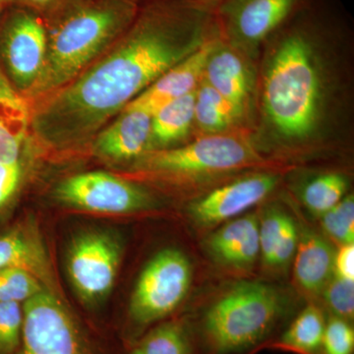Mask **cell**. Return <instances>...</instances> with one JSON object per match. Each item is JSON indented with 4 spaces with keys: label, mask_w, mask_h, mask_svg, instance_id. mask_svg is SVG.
<instances>
[{
    "label": "cell",
    "mask_w": 354,
    "mask_h": 354,
    "mask_svg": "<svg viewBox=\"0 0 354 354\" xmlns=\"http://www.w3.org/2000/svg\"><path fill=\"white\" fill-rule=\"evenodd\" d=\"M278 288L241 281L216 300L204 318V334L215 354L239 353L267 337L285 311Z\"/></svg>",
    "instance_id": "277c9868"
},
{
    "label": "cell",
    "mask_w": 354,
    "mask_h": 354,
    "mask_svg": "<svg viewBox=\"0 0 354 354\" xmlns=\"http://www.w3.org/2000/svg\"><path fill=\"white\" fill-rule=\"evenodd\" d=\"M348 187V178L344 174L327 172L306 184L302 200L313 215L321 218L344 199Z\"/></svg>",
    "instance_id": "7402d4cb"
},
{
    "label": "cell",
    "mask_w": 354,
    "mask_h": 354,
    "mask_svg": "<svg viewBox=\"0 0 354 354\" xmlns=\"http://www.w3.org/2000/svg\"><path fill=\"white\" fill-rule=\"evenodd\" d=\"M8 80L24 95L38 82L48 50V31L43 21L27 10L9 16L0 41Z\"/></svg>",
    "instance_id": "30bf717a"
},
{
    "label": "cell",
    "mask_w": 354,
    "mask_h": 354,
    "mask_svg": "<svg viewBox=\"0 0 354 354\" xmlns=\"http://www.w3.org/2000/svg\"><path fill=\"white\" fill-rule=\"evenodd\" d=\"M322 295L333 316L351 322L354 316V281L333 276Z\"/></svg>",
    "instance_id": "83f0119b"
},
{
    "label": "cell",
    "mask_w": 354,
    "mask_h": 354,
    "mask_svg": "<svg viewBox=\"0 0 354 354\" xmlns=\"http://www.w3.org/2000/svg\"><path fill=\"white\" fill-rule=\"evenodd\" d=\"M203 80L223 95L241 120L248 109L252 95V71L241 53L220 39L205 67Z\"/></svg>",
    "instance_id": "5bb4252c"
},
{
    "label": "cell",
    "mask_w": 354,
    "mask_h": 354,
    "mask_svg": "<svg viewBox=\"0 0 354 354\" xmlns=\"http://www.w3.org/2000/svg\"><path fill=\"white\" fill-rule=\"evenodd\" d=\"M194 1L216 7L218 3H220V2L223 1V0H194Z\"/></svg>",
    "instance_id": "e575fe53"
},
{
    "label": "cell",
    "mask_w": 354,
    "mask_h": 354,
    "mask_svg": "<svg viewBox=\"0 0 354 354\" xmlns=\"http://www.w3.org/2000/svg\"><path fill=\"white\" fill-rule=\"evenodd\" d=\"M22 341L15 354H90L64 305L44 290L23 304Z\"/></svg>",
    "instance_id": "ba28073f"
},
{
    "label": "cell",
    "mask_w": 354,
    "mask_h": 354,
    "mask_svg": "<svg viewBox=\"0 0 354 354\" xmlns=\"http://www.w3.org/2000/svg\"><path fill=\"white\" fill-rule=\"evenodd\" d=\"M325 326L322 309L310 304L281 335L279 346L300 354H321Z\"/></svg>",
    "instance_id": "ffe728a7"
},
{
    "label": "cell",
    "mask_w": 354,
    "mask_h": 354,
    "mask_svg": "<svg viewBox=\"0 0 354 354\" xmlns=\"http://www.w3.org/2000/svg\"><path fill=\"white\" fill-rule=\"evenodd\" d=\"M218 35L215 6L194 0L148 4L94 64L39 99L32 111L35 136L55 150L93 141L162 74Z\"/></svg>",
    "instance_id": "6da1fadb"
},
{
    "label": "cell",
    "mask_w": 354,
    "mask_h": 354,
    "mask_svg": "<svg viewBox=\"0 0 354 354\" xmlns=\"http://www.w3.org/2000/svg\"><path fill=\"white\" fill-rule=\"evenodd\" d=\"M279 181L277 174L261 172L225 184L192 203L191 218L201 227H213L232 220L264 201Z\"/></svg>",
    "instance_id": "7c38bea8"
},
{
    "label": "cell",
    "mask_w": 354,
    "mask_h": 354,
    "mask_svg": "<svg viewBox=\"0 0 354 354\" xmlns=\"http://www.w3.org/2000/svg\"><path fill=\"white\" fill-rule=\"evenodd\" d=\"M19 268L41 281L50 277V266L43 244L29 228L16 225L0 234V270Z\"/></svg>",
    "instance_id": "ac0fdd59"
},
{
    "label": "cell",
    "mask_w": 354,
    "mask_h": 354,
    "mask_svg": "<svg viewBox=\"0 0 354 354\" xmlns=\"http://www.w3.org/2000/svg\"><path fill=\"white\" fill-rule=\"evenodd\" d=\"M120 256V243L106 232H90L77 237L67 267L74 288L84 300L95 302L111 292Z\"/></svg>",
    "instance_id": "8fae6325"
},
{
    "label": "cell",
    "mask_w": 354,
    "mask_h": 354,
    "mask_svg": "<svg viewBox=\"0 0 354 354\" xmlns=\"http://www.w3.org/2000/svg\"><path fill=\"white\" fill-rule=\"evenodd\" d=\"M152 114L147 109L127 106L93 139L95 155L109 162H135L149 150Z\"/></svg>",
    "instance_id": "4fadbf2b"
},
{
    "label": "cell",
    "mask_w": 354,
    "mask_h": 354,
    "mask_svg": "<svg viewBox=\"0 0 354 354\" xmlns=\"http://www.w3.org/2000/svg\"><path fill=\"white\" fill-rule=\"evenodd\" d=\"M55 196L72 208L106 215L136 213L156 205L141 186L104 171L67 177L55 188Z\"/></svg>",
    "instance_id": "52a82bcc"
},
{
    "label": "cell",
    "mask_w": 354,
    "mask_h": 354,
    "mask_svg": "<svg viewBox=\"0 0 354 354\" xmlns=\"http://www.w3.org/2000/svg\"><path fill=\"white\" fill-rule=\"evenodd\" d=\"M354 330L351 322L332 316L326 321L321 354H353Z\"/></svg>",
    "instance_id": "4dcf8cb0"
},
{
    "label": "cell",
    "mask_w": 354,
    "mask_h": 354,
    "mask_svg": "<svg viewBox=\"0 0 354 354\" xmlns=\"http://www.w3.org/2000/svg\"><path fill=\"white\" fill-rule=\"evenodd\" d=\"M23 178L22 162L6 164L0 162V218L12 207Z\"/></svg>",
    "instance_id": "1f68e13d"
},
{
    "label": "cell",
    "mask_w": 354,
    "mask_h": 354,
    "mask_svg": "<svg viewBox=\"0 0 354 354\" xmlns=\"http://www.w3.org/2000/svg\"><path fill=\"white\" fill-rule=\"evenodd\" d=\"M192 266L176 248L156 254L140 274L129 304L130 317L148 325L171 314L187 295L192 283Z\"/></svg>",
    "instance_id": "8992f818"
},
{
    "label": "cell",
    "mask_w": 354,
    "mask_h": 354,
    "mask_svg": "<svg viewBox=\"0 0 354 354\" xmlns=\"http://www.w3.org/2000/svg\"><path fill=\"white\" fill-rule=\"evenodd\" d=\"M139 348L146 354L189 353V346L183 328L174 323L156 328L147 335Z\"/></svg>",
    "instance_id": "484cf974"
},
{
    "label": "cell",
    "mask_w": 354,
    "mask_h": 354,
    "mask_svg": "<svg viewBox=\"0 0 354 354\" xmlns=\"http://www.w3.org/2000/svg\"><path fill=\"white\" fill-rule=\"evenodd\" d=\"M263 162L257 151L241 137L206 135L179 148L147 151L135 160L139 171L184 180H204Z\"/></svg>",
    "instance_id": "5b68a950"
},
{
    "label": "cell",
    "mask_w": 354,
    "mask_h": 354,
    "mask_svg": "<svg viewBox=\"0 0 354 354\" xmlns=\"http://www.w3.org/2000/svg\"><path fill=\"white\" fill-rule=\"evenodd\" d=\"M299 239V227L295 218L286 216L279 241L272 251L271 260L266 266L268 270L274 272H286L292 264Z\"/></svg>",
    "instance_id": "f1b7e54d"
},
{
    "label": "cell",
    "mask_w": 354,
    "mask_h": 354,
    "mask_svg": "<svg viewBox=\"0 0 354 354\" xmlns=\"http://www.w3.org/2000/svg\"><path fill=\"white\" fill-rule=\"evenodd\" d=\"M138 10L136 0H95L73 8L48 32L43 71L25 97L41 99L76 78L127 31Z\"/></svg>",
    "instance_id": "3957f363"
},
{
    "label": "cell",
    "mask_w": 354,
    "mask_h": 354,
    "mask_svg": "<svg viewBox=\"0 0 354 354\" xmlns=\"http://www.w3.org/2000/svg\"><path fill=\"white\" fill-rule=\"evenodd\" d=\"M324 232L330 239L342 245L354 242V198L353 194L344 197L334 208L321 216Z\"/></svg>",
    "instance_id": "d4e9b609"
},
{
    "label": "cell",
    "mask_w": 354,
    "mask_h": 354,
    "mask_svg": "<svg viewBox=\"0 0 354 354\" xmlns=\"http://www.w3.org/2000/svg\"><path fill=\"white\" fill-rule=\"evenodd\" d=\"M131 354H146L144 353L143 351H142L141 348H138L136 349H134V351H132Z\"/></svg>",
    "instance_id": "d590c367"
},
{
    "label": "cell",
    "mask_w": 354,
    "mask_h": 354,
    "mask_svg": "<svg viewBox=\"0 0 354 354\" xmlns=\"http://www.w3.org/2000/svg\"><path fill=\"white\" fill-rule=\"evenodd\" d=\"M195 101L196 91L153 111L148 151L169 148L187 136L194 122Z\"/></svg>",
    "instance_id": "d6986e66"
},
{
    "label": "cell",
    "mask_w": 354,
    "mask_h": 354,
    "mask_svg": "<svg viewBox=\"0 0 354 354\" xmlns=\"http://www.w3.org/2000/svg\"><path fill=\"white\" fill-rule=\"evenodd\" d=\"M257 218L258 216L253 214L225 221V225L207 237L204 243L207 252L215 262L223 266L228 255L241 243L247 230Z\"/></svg>",
    "instance_id": "603a6c76"
},
{
    "label": "cell",
    "mask_w": 354,
    "mask_h": 354,
    "mask_svg": "<svg viewBox=\"0 0 354 354\" xmlns=\"http://www.w3.org/2000/svg\"><path fill=\"white\" fill-rule=\"evenodd\" d=\"M299 239L293 259L295 283L306 297L322 295L334 276V248L326 237L311 228L299 225Z\"/></svg>",
    "instance_id": "2e32d148"
},
{
    "label": "cell",
    "mask_w": 354,
    "mask_h": 354,
    "mask_svg": "<svg viewBox=\"0 0 354 354\" xmlns=\"http://www.w3.org/2000/svg\"><path fill=\"white\" fill-rule=\"evenodd\" d=\"M236 121L230 104L202 79L196 90L194 109L198 127L208 135L223 134Z\"/></svg>",
    "instance_id": "44dd1931"
},
{
    "label": "cell",
    "mask_w": 354,
    "mask_h": 354,
    "mask_svg": "<svg viewBox=\"0 0 354 354\" xmlns=\"http://www.w3.org/2000/svg\"><path fill=\"white\" fill-rule=\"evenodd\" d=\"M46 290L32 272L19 268L0 270V302H24Z\"/></svg>",
    "instance_id": "cb8c5ba5"
},
{
    "label": "cell",
    "mask_w": 354,
    "mask_h": 354,
    "mask_svg": "<svg viewBox=\"0 0 354 354\" xmlns=\"http://www.w3.org/2000/svg\"><path fill=\"white\" fill-rule=\"evenodd\" d=\"M4 0H0V11H1L2 6H3Z\"/></svg>",
    "instance_id": "8d00e7d4"
},
{
    "label": "cell",
    "mask_w": 354,
    "mask_h": 354,
    "mask_svg": "<svg viewBox=\"0 0 354 354\" xmlns=\"http://www.w3.org/2000/svg\"><path fill=\"white\" fill-rule=\"evenodd\" d=\"M334 276L354 281V244H342L335 251Z\"/></svg>",
    "instance_id": "d6a6232c"
},
{
    "label": "cell",
    "mask_w": 354,
    "mask_h": 354,
    "mask_svg": "<svg viewBox=\"0 0 354 354\" xmlns=\"http://www.w3.org/2000/svg\"><path fill=\"white\" fill-rule=\"evenodd\" d=\"M259 221H254L245 235L225 261L223 267L235 271H249L260 257Z\"/></svg>",
    "instance_id": "f546056e"
},
{
    "label": "cell",
    "mask_w": 354,
    "mask_h": 354,
    "mask_svg": "<svg viewBox=\"0 0 354 354\" xmlns=\"http://www.w3.org/2000/svg\"><path fill=\"white\" fill-rule=\"evenodd\" d=\"M24 309L19 302H0V354H15L22 341Z\"/></svg>",
    "instance_id": "4316f807"
},
{
    "label": "cell",
    "mask_w": 354,
    "mask_h": 354,
    "mask_svg": "<svg viewBox=\"0 0 354 354\" xmlns=\"http://www.w3.org/2000/svg\"><path fill=\"white\" fill-rule=\"evenodd\" d=\"M31 121L27 97L0 71V162H22L21 156Z\"/></svg>",
    "instance_id": "e0dca14e"
},
{
    "label": "cell",
    "mask_w": 354,
    "mask_h": 354,
    "mask_svg": "<svg viewBox=\"0 0 354 354\" xmlns=\"http://www.w3.org/2000/svg\"><path fill=\"white\" fill-rule=\"evenodd\" d=\"M342 31L327 6L304 0L268 39L261 104L268 134L279 145H311L329 129L337 77L328 53Z\"/></svg>",
    "instance_id": "7a4b0ae2"
},
{
    "label": "cell",
    "mask_w": 354,
    "mask_h": 354,
    "mask_svg": "<svg viewBox=\"0 0 354 354\" xmlns=\"http://www.w3.org/2000/svg\"><path fill=\"white\" fill-rule=\"evenodd\" d=\"M304 0H223L216 6L221 38L239 53H256Z\"/></svg>",
    "instance_id": "9c48e42d"
},
{
    "label": "cell",
    "mask_w": 354,
    "mask_h": 354,
    "mask_svg": "<svg viewBox=\"0 0 354 354\" xmlns=\"http://www.w3.org/2000/svg\"><path fill=\"white\" fill-rule=\"evenodd\" d=\"M20 1L24 2L26 4L36 7H44L48 6L50 4L53 0H20Z\"/></svg>",
    "instance_id": "836d02e7"
},
{
    "label": "cell",
    "mask_w": 354,
    "mask_h": 354,
    "mask_svg": "<svg viewBox=\"0 0 354 354\" xmlns=\"http://www.w3.org/2000/svg\"><path fill=\"white\" fill-rule=\"evenodd\" d=\"M221 38V34L218 35L183 62L174 65L127 106L147 109L153 113L167 102L196 91L204 76L208 58Z\"/></svg>",
    "instance_id": "9a60e30c"
}]
</instances>
